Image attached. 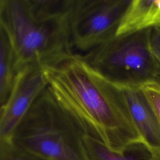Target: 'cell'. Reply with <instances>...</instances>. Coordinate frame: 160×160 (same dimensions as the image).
I'll return each instance as SVG.
<instances>
[{"label":"cell","mask_w":160,"mask_h":160,"mask_svg":"<svg viewBox=\"0 0 160 160\" xmlns=\"http://www.w3.org/2000/svg\"><path fill=\"white\" fill-rule=\"evenodd\" d=\"M0 25L14 50L19 70L26 66H52L73 54L69 16L38 19L24 0H0Z\"/></svg>","instance_id":"3957f363"},{"label":"cell","mask_w":160,"mask_h":160,"mask_svg":"<svg viewBox=\"0 0 160 160\" xmlns=\"http://www.w3.org/2000/svg\"><path fill=\"white\" fill-rule=\"evenodd\" d=\"M42 69L56 99L88 135L119 152L142 141L122 89L95 71L81 54Z\"/></svg>","instance_id":"6da1fadb"},{"label":"cell","mask_w":160,"mask_h":160,"mask_svg":"<svg viewBox=\"0 0 160 160\" xmlns=\"http://www.w3.org/2000/svg\"><path fill=\"white\" fill-rule=\"evenodd\" d=\"M141 89L160 122V86L149 84Z\"/></svg>","instance_id":"4fadbf2b"},{"label":"cell","mask_w":160,"mask_h":160,"mask_svg":"<svg viewBox=\"0 0 160 160\" xmlns=\"http://www.w3.org/2000/svg\"><path fill=\"white\" fill-rule=\"evenodd\" d=\"M0 160H46L14 144L10 140H0Z\"/></svg>","instance_id":"7c38bea8"},{"label":"cell","mask_w":160,"mask_h":160,"mask_svg":"<svg viewBox=\"0 0 160 160\" xmlns=\"http://www.w3.org/2000/svg\"><path fill=\"white\" fill-rule=\"evenodd\" d=\"M20 70L17 66L16 56L8 34L0 25V105L7 102L16 76Z\"/></svg>","instance_id":"30bf717a"},{"label":"cell","mask_w":160,"mask_h":160,"mask_svg":"<svg viewBox=\"0 0 160 160\" xmlns=\"http://www.w3.org/2000/svg\"><path fill=\"white\" fill-rule=\"evenodd\" d=\"M151 29L115 36L81 56L98 73L121 88L160 86V64L151 49Z\"/></svg>","instance_id":"277c9868"},{"label":"cell","mask_w":160,"mask_h":160,"mask_svg":"<svg viewBox=\"0 0 160 160\" xmlns=\"http://www.w3.org/2000/svg\"><path fill=\"white\" fill-rule=\"evenodd\" d=\"M48 86L42 68L26 66L19 71L11 93L0 110V140H9L38 95Z\"/></svg>","instance_id":"8992f818"},{"label":"cell","mask_w":160,"mask_h":160,"mask_svg":"<svg viewBox=\"0 0 160 160\" xmlns=\"http://www.w3.org/2000/svg\"><path fill=\"white\" fill-rule=\"evenodd\" d=\"M160 25V0H131L118 26L116 36Z\"/></svg>","instance_id":"ba28073f"},{"label":"cell","mask_w":160,"mask_h":160,"mask_svg":"<svg viewBox=\"0 0 160 160\" xmlns=\"http://www.w3.org/2000/svg\"><path fill=\"white\" fill-rule=\"evenodd\" d=\"M86 135L47 86L9 140L46 160H90L84 142Z\"/></svg>","instance_id":"7a4b0ae2"},{"label":"cell","mask_w":160,"mask_h":160,"mask_svg":"<svg viewBox=\"0 0 160 160\" xmlns=\"http://www.w3.org/2000/svg\"><path fill=\"white\" fill-rule=\"evenodd\" d=\"M29 14L38 19L68 17L73 0H24Z\"/></svg>","instance_id":"8fae6325"},{"label":"cell","mask_w":160,"mask_h":160,"mask_svg":"<svg viewBox=\"0 0 160 160\" xmlns=\"http://www.w3.org/2000/svg\"><path fill=\"white\" fill-rule=\"evenodd\" d=\"M131 0H73L69 14L72 47L88 52L116 36Z\"/></svg>","instance_id":"5b68a950"},{"label":"cell","mask_w":160,"mask_h":160,"mask_svg":"<svg viewBox=\"0 0 160 160\" xmlns=\"http://www.w3.org/2000/svg\"><path fill=\"white\" fill-rule=\"evenodd\" d=\"M152 160H160V152L152 151Z\"/></svg>","instance_id":"9a60e30c"},{"label":"cell","mask_w":160,"mask_h":160,"mask_svg":"<svg viewBox=\"0 0 160 160\" xmlns=\"http://www.w3.org/2000/svg\"><path fill=\"white\" fill-rule=\"evenodd\" d=\"M134 125L152 151L160 152V122L141 89L121 88Z\"/></svg>","instance_id":"52a82bcc"},{"label":"cell","mask_w":160,"mask_h":160,"mask_svg":"<svg viewBox=\"0 0 160 160\" xmlns=\"http://www.w3.org/2000/svg\"><path fill=\"white\" fill-rule=\"evenodd\" d=\"M150 46L153 54L160 64V25L151 29Z\"/></svg>","instance_id":"5bb4252c"},{"label":"cell","mask_w":160,"mask_h":160,"mask_svg":"<svg viewBox=\"0 0 160 160\" xmlns=\"http://www.w3.org/2000/svg\"><path fill=\"white\" fill-rule=\"evenodd\" d=\"M86 148L90 160H152V151L142 141L128 146L122 151H115L100 141L86 135Z\"/></svg>","instance_id":"9c48e42d"}]
</instances>
